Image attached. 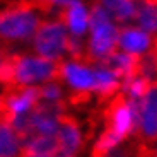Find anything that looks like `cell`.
<instances>
[{"label": "cell", "instance_id": "1", "mask_svg": "<svg viewBox=\"0 0 157 157\" xmlns=\"http://www.w3.org/2000/svg\"><path fill=\"white\" fill-rule=\"evenodd\" d=\"M87 29H90V39L87 43V48L84 50L86 51L84 63L96 65L114 51L120 29L116 28V24H113V21L109 19L108 12L101 4H92Z\"/></svg>", "mask_w": 157, "mask_h": 157}, {"label": "cell", "instance_id": "2", "mask_svg": "<svg viewBox=\"0 0 157 157\" xmlns=\"http://www.w3.org/2000/svg\"><path fill=\"white\" fill-rule=\"evenodd\" d=\"M41 24L36 2H21L0 9V39L29 41Z\"/></svg>", "mask_w": 157, "mask_h": 157}, {"label": "cell", "instance_id": "3", "mask_svg": "<svg viewBox=\"0 0 157 157\" xmlns=\"http://www.w3.org/2000/svg\"><path fill=\"white\" fill-rule=\"evenodd\" d=\"M101 120L106 126L104 132L116 137L120 142L126 140L130 135H137L138 132V102L120 92L106 102L101 111Z\"/></svg>", "mask_w": 157, "mask_h": 157}, {"label": "cell", "instance_id": "4", "mask_svg": "<svg viewBox=\"0 0 157 157\" xmlns=\"http://www.w3.org/2000/svg\"><path fill=\"white\" fill-rule=\"evenodd\" d=\"M12 68H14V86H33L38 82H55L58 80V63L48 62L39 56H31L12 51Z\"/></svg>", "mask_w": 157, "mask_h": 157}, {"label": "cell", "instance_id": "5", "mask_svg": "<svg viewBox=\"0 0 157 157\" xmlns=\"http://www.w3.org/2000/svg\"><path fill=\"white\" fill-rule=\"evenodd\" d=\"M68 31L60 21H44L38 26L33 36V46L39 58L48 62H62L63 55L67 53Z\"/></svg>", "mask_w": 157, "mask_h": 157}, {"label": "cell", "instance_id": "6", "mask_svg": "<svg viewBox=\"0 0 157 157\" xmlns=\"http://www.w3.org/2000/svg\"><path fill=\"white\" fill-rule=\"evenodd\" d=\"M155 98H157V92H155V86H154L138 101V132L135 137L140 142L147 144V145L155 144V135H157V118H155L157 99Z\"/></svg>", "mask_w": 157, "mask_h": 157}, {"label": "cell", "instance_id": "7", "mask_svg": "<svg viewBox=\"0 0 157 157\" xmlns=\"http://www.w3.org/2000/svg\"><path fill=\"white\" fill-rule=\"evenodd\" d=\"M58 80H63L74 89L72 92H92L94 89V70L82 62H60Z\"/></svg>", "mask_w": 157, "mask_h": 157}, {"label": "cell", "instance_id": "8", "mask_svg": "<svg viewBox=\"0 0 157 157\" xmlns=\"http://www.w3.org/2000/svg\"><path fill=\"white\" fill-rule=\"evenodd\" d=\"M56 142L58 149L63 155L74 157L78 150L84 147V137H82V126L77 118L65 114L58 123V132H56Z\"/></svg>", "mask_w": 157, "mask_h": 157}, {"label": "cell", "instance_id": "9", "mask_svg": "<svg viewBox=\"0 0 157 157\" xmlns=\"http://www.w3.org/2000/svg\"><path fill=\"white\" fill-rule=\"evenodd\" d=\"M116 46L121 48L123 53H126V55L142 56L154 48V41L150 38V34L140 31L138 28L126 26V28L118 31Z\"/></svg>", "mask_w": 157, "mask_h": 157}, {"label": "cell", "instance_id": "10", "mask_svg": "<svg viewBox=\"0 0 157 157\" xmlns=\"http://www.w3.org/2000/svg\"><path fill=\"white\" fill-rule=\"evenodd\" d=\"M96 96H98L99 104H106L116 94L121 92V80L109 70L96 67L94 70V89H92Z\"/></svg>", "mask_w": 157, "mask_h": 157}, {"label": "cell", "instance_id": "11", "mask_svg": "<svg viewBox=\"0 0 157 157\" xmlns=\"http://www.w3.org/2000/svg\"><path fill=\"white\" fill-rule=\"evenodd\" d=\"M60 22L67 28L70 36L82 38L89 26V12L86 5L82 2H70V5L65 9V12L60 17Z\"/></svg>", "mask_w": 157, "mask_h": 157}, {"label": "cell", "instance_id": "12", "mask_svg": "<svg viewBox=\"0 0 157 157\" xmlns=\"http://www.w3.org/2000/svg\"><path fill=\"white\" fill-rule=\"evenodd\" d=\"M22 152L36 157H56L60 154L56 137H41L36 135L22 147Z\"/></svg>", "mask_w": 157, "mask_h": 157}, {"label": "cell", "instance_id": "13", "mask_svg": "<svg viewBox=\"0 0 157 157\" xmlns=\"http://www.w3.org/2000/svg\"><path fill=\"white\" fill-rule=\"evenodd\" d=\"M104 10L113 22H130L135 19L137 4L130 0H111V2H101Z\"/></svg>", "mask_w": 157, "mask_h": 157}, {"label": "cell", "instance_id": "14", "mask_svg": "<svg viewBox=\"0 0 157 157\" xmlns=\"http://www.w3.org/2000/svg\"><path fill=\"white\" fill-rule=\"evenodd\" d=\"M155 2H138L137 12H135V21L138 22V29L147 34H154L157 28V10Z\"/></svg>", "mask_w": 157, "mask_h": 157}, {"label": "cell", "instance_id": "15", "mask_svg": "<svg viewBox=\"0 0 157 157\" xmlns=\"http://www.w3.org/2000/svg\"><path fill=\"white\" fill-rule=\"evenodd\" d=\"M21 142L7 123L0 121V157H19Z\"/></svg>", "mask_w": 157, "mask_h": 157}, {"label": "cell", "instance_id": "16", "mask_svg": "<svg viewBox=\"0 0 157 157\" xmlns=\"http://www.w3.org/2000/svg\"><path fill=\"white\" fill-rule=\"evenodd\" d=\"M137 75L149 80V82L155 84V48L147 51L145 55L138 56Z\"/></svg>", "mask_w": 157, "mask_h": 157}, {"label": "cell", "instance_id": "17", "mask_svg": "<svg viewBox=\"0 0 157 157\" xmlns=\"http://www.w3.org/2000/svg\"><path fill=\"white\" fill-rule=\"evenodd\" d=\"M63 98V87L60 82H46L44 86L39 87V101H62Z\"/></svg>", "mask_w": 157, "mask_h": 157}, {"label": "cell", "instance_id": "18", "mask_svg": "<svg viewBox=\"0 0 157 157\" xmlns=\"http://www.w3.org/2000/svg\"><path fill=\"white\" fill-rule=\"evenodd\" d=\"M67 53L70 55V60L74 62H82L84 63V41L82 38L77 36H70L68 34V41H67Z\"/></svg>", "mask_w": 157, "mask_h": 157}, {"label": "cell", "instance_id": "19", "mask_svg": "<svg viewBox=\"0 0 157 157\" xmlns=\"http://www.w3.org/2000/svg\"><path fill=\"white\" fill-rule=\"evenodd\" d=\"M4 55H5V46H0V63L4 60Z\"/></svg>", "mask_w": 157, "mask_h": 157}, {"label": "cell", "instance_id": "20", "mask_svg": "<svg viewBox=\"0 0 157 157\" xmlns=\"http://www.w3.org/2000/svg\"><path fill=\"white\" fill-rule=\"evenodd\" d=\"M19 157H36V155H31V154H26V152H22V150H21Z\"/></svg>", "mask_w": 157, "mask_h": 157}, {"label": "cell", "instance_id": "21", "mask_svg": "<svg viewBox=\"0 0 157 157\" xmlns=\"http://www.w3.org/2000/svg\"><path fill=\"white\" fill-rule=\"evenodd\" d=\"M2 94H4V89H0V109H2Z\"/></svg>", "mask_w": 157, "mask_h": 157}, {"label": "cell", "instance_id": "22", "mask_svg": "<svg viewBox=\"0 0 157 157\" xmlns=\"http://www.w3.org/2000/svg\"><path fill=\"white\" fill-rule=\"evenodd\" d=\"M63 157H70V155H63Z\"/></svg>", "mask_w": 157, "mask_h": 157}]
</instances>
